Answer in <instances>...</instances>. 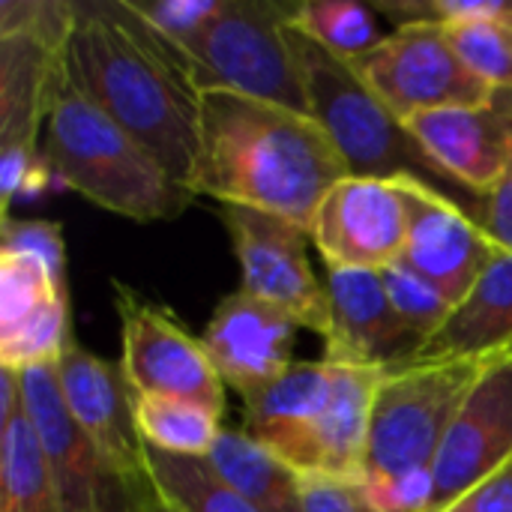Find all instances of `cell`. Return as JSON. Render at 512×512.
<instances>
[{
    "label": "cell",
    "instance_id": "obj_1",
    "mask_svg": "<svg viewBox=\"0 0 512 512\" xmlns=\"http://www.w3.org/2000/svg\"><path fill=\"white\" fill-rule=\"evenodd\" d=\"M60 69L183 186L192 180L201 90L186 51L159 33L132 0H72Z\"/></svg>",
    "mask_w": 512,
    "mask_h": 512
},
{
    "label": "cell",
    "instance_id": "obj_2",
    "mask_svg": "<svg viewBox=\"0 0 512 512\" xmlns=\"http://www.w3.org/2000/svg\"><path fill=\"white\" fill-rule=\"evenodd\" d=\"M345 177L348 165L315 117L231 90L201 93L195 195L312 228L324 195Z\"/></svg>",
    "mask_w": 512,
    "mask_h": 512
},
{
    "label": "cell",
    "instance_id": "obj_3",
    "mask_svg": "<svg viewBox=\"0 0 512 512\" xmlns=\"http://www.w3.org/2000/svg\"><path fill=\"white\" fill-rule=\"evenodd\" d=\"M42 162L54 186L141 225L171 222L195 201V192L177 183L144 144L75 90L63 69L45 120Z\"/></svg>",
    "mask_w": 512,
    "mask_h": 512
},
{
    "label": "cell",
    "instance_id": "obj_4",
    "mask_svg": "<svg viewBox=\"0 0 512 512\" xmlns=\"http://www.w3.org/2000/svg\"><path fill=\"white\" fill-rule=\"evenodd\" d=\"M288 39L306 81L312 117L342 153L351 177L414 180L453 198L465 210L474 204L477 192L459 186L426 153L408 123L372 93L354 63L339 60L294 24H288Z\"/></svg>",
    "mask_w": 512,
    "mask_h": 512
},
{
    "label": "cell",
    "instance_id": "obj_5",
    "mask_svg": "<svg viewBox=\"0 0 512 512\" xmlns=\"http://www.w3.org/2000/svg\"><path fill=\"white\" fill-rule=\"evenodd\" d=\"M72 0L0 3V219L12 201L54 186L42 162L39 129L60 78V54L72 30Z\"/></svg>",
    "mask_w": 512,
    "mask_h": 512
},
{
    "label": "cell",
    "instance_id": "obj_6",
    "mask_svg": "<svg viewBox=\"0 0 512 512\" xmlns=\"http://www.w3.org/2000/svg\"><path fill=\"white\" fill-rule=\"evenodd\" d=\"M294 3L225 0L219 15L183 45L201 93L231 90L312 117L306 81L288 39Z\"/></svg>",
    "mask_w": 512,
    "mask_h": 512
},
{
    "label": "cell",
    "instance_id": "obj_7",
    "mask_svg": "<svg viewBox=\"0 0 512 512\" xmlns=\"http://www.w3.org/2000/svg\"><path fill=\"white\" fill-rule=\"evenodd\" d=\"M486 363L456 360L384 372L372 402L366 480L432 468Z\"/></svg>",
    "mask_w": 512,
    "mask_h": 512
},
{
    "label": "cell",
    "instance_id": "obj_8",
    "mask_svg": "<svg viewBox=\"0 0 512 512\" xmlns=\"http://www.w3.org/2000/svg\"><path fill=\"white\" fill-rule=\"evenodd\" d=\"M114 306L120 315L123 339V375L135 396L186 399L225 411V381L219 378L201 336H192L177 315L138 294L135 288L114 282Z\"/></svg>",
    "mask_w": 512,
    "mask_h": 512
},
{
    "label": "cell",
    "instance_id": "obj_9",
    "mask_svg": "<svg viewBox=\"0 0 512 512\" xmlns=\"http://www.w3.org/2000/svg\"><path fill=\"white\" fill-rule=\"evenodd\" d=\"M354 66L402 123L426 111L480 105L495 90L468 69L441 24L393 27Z\"/></svg>",
    "mask_w": 512,
    "mask_h": 512
},
{
    "label": "cell",
    "instance_id": "obj_10",
    "mask_svg": "<svg viewBox=\"0 0 512 512\" xmlns=\"http://www.w3.org/2000/svg\"><path fill=\"white\" fill-rule=\"evenodd\" d=\"M219 216L240 261V288L279 306L324 339L330 330V297L309 261V228L237 204H219Z\"/></svg>",
    "mask_w": 512,
    "mask_h": 512
},
{
    "label": "cell",
    "instance_id": "obj_11",
    "mask_svg": "<svg viewBox=\"0 0 512 512\" xmlns=\"http://www.w3.org/2000/svg\"><path fill=\"white\" fill-rule=\"evenodd\" d=\"M24 411L33 423L51 477L66 512H141V498L132 495L120 477L105 465L96 444L72 417L57 378V363L18 372ZM147 492V489H144Z\"/></svg>",
    "mask_w": 512,
    "mask_h": 512
},
{
    "label": "cell",
    "instance_id": "obj_12",
    "mask_svg": "<svg viewBox=\"0 0 512 512\" xmlns=\"http://www.w3.org/2000/svg\"><path fill=\"white\" fill-rule=\"evenodd\" d=\"M411 216V180L348 174L324 195L309 234L327 267L387 270L408 246Z\"/></svg>",
    "mask_w": 512,
    "mask_h": 512
},
{
    "label": "cell",
    "instance_id": "obj_13",
    "mask_svg": "<svg viewBox=\"0 0 512 512\" xmlns=\"http://www.w3.org/2000/svg\"><path fill=\"white\" fill-rule=\"evenodd\" d=\"M57 378L72 417L96 444L105 465L132 495H144L150 477L144 468V441L135 426V393L123 366L69 336L57 360Z\"/></svg>",
    "mask_w": 512,
    "mask_h": 512
},
{
    "label": "cell",
    "instance_id": "obj_14",
    "mask_svg": "<svg viewBox=\"0 0 512 512\" xmlns=\"http://www.w3.org/2000/svg\"><path fill=\"white\" fill-rule=\"evenodd\" d=\"M512 462V351L492 357L456 414L432 465L429 512H447L465 492Z\"/></svg>",
    "mask_w": 512,
    "mask_h": 512
},
{
    "label": "cell",
    "instance_id": "obj_15",
    "mask_svg": "<svg viewBox=\"0 0 512 512\" xmlns=\"http://www.w3.org/2000/svg\"><path fill=\"white\" fill-rule=\"evenodd\" d=\"M324 288L330 297V330L324 336L327 363L390 372L405 366L423 345L399 318L381 270L327 267Z\"/></svg>",
    "mask_w": 512,
    "mask_h": 512
},
{
    "label": "cell",
    "instance_id": "obj_16",
    "mask_svg": "<svg viewBox=\"0 0 512 512\" xmlns=\"http://www.w3.org/2000/svg\"><path fill=\"white\" fill-rule=\"evenodd\" d=\"M297 330L288 312L240 288L213 309L201 342L225 387L246 402L297 363Z\"/></svg>",
    "mask_w": 512,
    "mask_h": 512
},
{
    "label": "cell",
    "instance_id": "obj_17",
    "mask_svg": "<svg viewBox=\"0 0 512 512\" xmlns=\"http://www.w3.org/2000/svg\"><path fill=\"white\" fill-rule=\"evenodd\" d=\"M69 336V282L36 255L0 249V366L57 363Z\"/></svg>",
    "mask_w": 512,
    "mask_h": 512
},
{
    "label": "cell",
    "instance_id": "obj_18",
    "mask_svg": "<svg viewBox=\"0 0 512 512\" xmlns=\"http://www.w3.org/2000/svg\"><path fill=\"white\" fill-rule=\"evenodd\" d=\"M408 129L459 186L483 195L512 168V87L480 105L417 114Z\"/></svg>",
    "mask_w": 512,
    "mask_h": 512
},
{
    "label": "cell",
    "instance_id": "obj_19",
    "mask_svg": "<svg viewBox=\"0 0 512 512\" xmlns=\"http://www.w3.org/2000/svg\"><path fill=\"white\" fill-rule=\"evenodd\" d=\"M411 234L402 264L432 282L453 306L474 288L501 246L453 198L411 180Z\"/></svg>",
    "mask_w": 512,
    "mask_h": 512
},
{
    "label": "cell",
    "instance_id": "obj_20",
    "mask_svg": "<svg viewBox=\"0 0 512 512\" xmlns=\"http://www.w3.org/2000/svg\"><path fill=\"white\" fill-rule=\"evenodd\" d=\"M384 372L339 366L333 393L285 459L300 477L366 480L372 402Z\"/></svg>",
    "mask_w": 512,
    "mask_h": 512
},
{
    "label": "cell",
    "instance_id": "obj_21",
    "mask_svg": "<svg viewBox=\"0 0 512 512\" xmlns=\"http://www.w3.org/2000/svg\"><path fill=\"white\" fill-rule=\"evenodd\" d=\"M512 351V252L501 249L405 366L492 360Z\"/></svg>",
    "mask_w": 512,
    "mask_h": 512
},
{
    "label": "cell",
    "instance_id": "obj_22",
    "mask_svg": "<svg viewBox=\"0 0 512 512\" xmlns=\"http://www.w3.org/2000/svg\"><path fill=\"white\" fill-rule=\"evenodd\" d=\"M339 366L327 360H297L282 378L243 402V432L273 450L282 462L324 411Z\"/></svg>",
    "mask_w": 512,
    "mask_h": 512
},
{
    "label": "cell",
    "instance_id": "obj_23",
    "mask_svg": "<svg viewBox=\"0 0 512 512\" xmlns=\"http://www.w3.org/2000/svg\"><path fill=\"white\" fill-rule=\"evenodd\" d=\"M0 512H66L33 423L18 372L0 366Z\"/></svg>",
    "mask_w": 512,
    "mask_h": 512
},
{
    "label": "cell",
    "instance_id": "obj_24",
    "mask_svg": "<svg viewBox=\"0 0 512 512\" xmlns=\"http://www.w3.org/2000/svg\"><path fill=\"white\" fill-rule=\"evenodd\" d=\"M207 462L258 512H303V477L243 429H222Z\"/></svg>",
    "mask_w": 512,
    "mask_h": 512
},
{
    "label": "cell",
    "instance_id": "obj_25",
    "mask_svg": "<svg viewBox=\"0 0 512 512\" xmlns=\"http://www.w3.org/2000/svg\"><path fill=\"white\" fill-rule=\"evenodd\" d=\"M144 468L159 498L174 512H258L207 459L171 456L144 444Z\"/></svg>",
    "mask_w": 512,
    "mask_h": 512
},
{
    "label": "cell",
    "instance_id": "obj_26",
    "mask_svg": "<svg viewBox=\"0 0 512 512\" xmlns=\"http://www.w3.org/2000/svg\"><path fill=\"white\" fill-rule=\"evenodd\" d=\"M135 426L141 441L162 453L207 459L222 435V414L186 399L135 396Z\"/></svg>",
    "mask_w": 512,
    "mask_h": 512
},
{
    "label": "cell",
    "instance_id": "obj_27",
    "mask_svg": "<svg viewBox=\"0 0 512 512\" xmlns=\"http://www.w3.org/2000/svg\"><path fill=\"white\" fill-rule=\"evenodd\" d=\"M291 24L315 39L321 48L336 54L339 60L357 63L372 48L384 42L387 33L378 30L375 12L354 0H306L294 3Z\"/></svg>",
    "mask_w": 512,
    "mask_h": 512
},
{
    "label": "cell",
    "instance_id": "obj_28",
    "mask_svg": "<svg viewBox=\"0 0 512 512\" xmlns=\"http://www.w3.org/2000/svg\"><path fill=\"white\" fill-rule=\"evenodd\" d=\"M450 42L489 87H512V12L450 27Z\"/></svg>",
    "mask_w": 512,
    "mask_h": 512
},
{
    "label": "cell",
    "instance_id": "obj_29",
    "mask_svg": "<svg viewBox=\"0 0 512 512\" xmlns=\"http://www.w3.org/2000/svg\"><path fill=\"white\" fill-rule=\"evenodd\" d=\"M387 294L399 312V318L426 342L432 333L441 330V324L450 318L453 303L423 276H417L411 267H405L402 261L390 264L387 270H381Z\"/></svg>",
    "mask_w": 512,
    "mask_h": 512
},
{
    "label": "cell",
    "instance_id": "obj_30",
    "mask_svg": "<svg viewBox=\"0 0 512 512\" xmlns=\"http://www.w3.org/2000/svg\"><path fill=\"white\" fill-rule=\"evenodd\" d=\"M0 249L27 252L48 264V270L66 282V246H63V225L48 219H3L0 228Z\"/></svg>",
    "mask_w": 512,
    "mask_h": 512
},
{
    "label": "cell",
    "instance_id": "obj_31",
    "mask_svg": "<svg viewBox=\"0 0 512 512\" xmlns=\"http://www.w3.org/2000/svg\"><path fill=\"white\" fill-rule=\"evenodd\" d=\"M132 3L159 33H165L171 42L183 48L219 15L225 0H147V3L132 0Z\"/></svg>",
    "mask_w": 512,
    "mask_h": 512
},
{
    "label": "cell",
    "instance_id": "obj_32",
    "mask_svg": "<svg viewBox=\"0 0 512 512\" xmlns=\"http://www.w3.org/2000/svg\"><path fill=\"white\" fill-rule=\"evenodd\" d=\"M372 504L381 512H429L432 492H435V477L432 468L423 471H408L384 480H363Z\"/></svg>",
    "mask_w": 512,
    "mask_h": 512
},
{
    "label": "cell",
    "instance_id": "obj_33",
    "mask_svg": "<svg viewBox=\"0 0 512 512\" xmlns=\"http://www.w3.org/2000/svg\"><path fill=\"white\" fill-rule=\"evenodd\" d=\"M303 512H381L363 480L303 477Z\"/></svg>",
    "mask_w": 512,
    "mask_h": 512
},
{
    "label": "cell",
    "instance_id": "obj_34",
    "mask_svg": "<svg viewBox=\"0 0 512 512\" xmlns=\"http://www.w3.org/2000/svg\"><path fill=\"white\" fill-rule=\"evenodd\" d=\"M471 219L501 246L512 252V168L468 207Z\"/></svg>",
    "mask_w": 512,
    "mask_h": 512
},
{
    "label": "cell",
    "instance_id": "obj_35",
    "mask_svg": "<svg viewBox=\"0 0 512 512\" xmlns=\"http://www.w3.org/2000/svg\"><path fill=\"white\" fill-rule=\"evenodd\" d=\"M447 512H512V462L465 492Z\"/></svg>",
    "mask_w": 512,
    "mask_h": 512
},
{
    "label": "cell",
    "instance_id": "obj_36",
    "mask_svg": "<svg viewBox=\"0 0 512 512\" xmlns=\"http://www.w3.org/2000/svg\"><path fill=\"white\" fill-rule=\"evenodd\" d=\"M141 512H174L162 498H159V492L153 489V483L147 486V492H144V498H141Z\"/></svg>",
    "mask_w": 512,
    "mask_h": 512
}]
</instances>
